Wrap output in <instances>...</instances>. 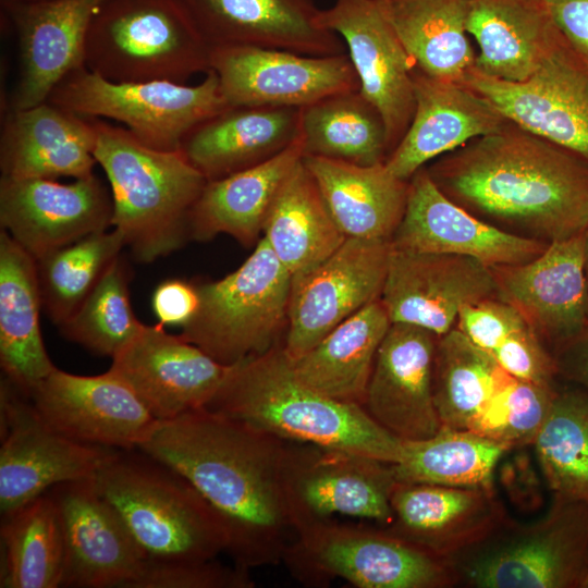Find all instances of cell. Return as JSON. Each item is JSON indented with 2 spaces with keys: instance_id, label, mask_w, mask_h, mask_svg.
<instances>
[{
  "instance_id": "cell-1",
  "label": "cell",
  "mask_w": 588,
  "mask_h": 588,
  "mask_svg": "<svg viewBox=\"0 0 588 588\" xmlns=\"http://www.w3.org/2000/svg\"><path fill=\"white\" fill-rule=\"evenodd\" d=\"M295 443L204 407L158 421L138 450L196 488L225 526V553L252 571L282 563L295 535Z\"/></svg>"
},
{
  "instance_id": "cell-2",
  "label": "cell",
  "mask_w": 588,
  "mask_h": 588,
  "mask_svg": "<svg viewBox=\"0 0 588 588\" xmlns=\"http://www.w3.org/2000/svg\"><path fill=\"white\" fill-rule=\"evenodd\" d=\"M451 200L547 244L588 228V160L509 121L426 168Z\"/></svg>"
},
{
  "instance_id": "cell-3",
  "label": "cell",
  "mask_w": 588,
  "mask_h": 588,
  "mask_svg": "<svg viewBox=\"0 0 588 588\" xmlns=\"http://www.w3.org/2000/svg\"><path fill=\"white\" fill-rule=\"evenodd\" d=\"M206 408L280 439L396 463L403 441L360 405L333 400L295 376L283 342L232 366Z\"/></svg>"
},
{
  "instance_id": "cell-4",
  "label": "cell",
  "mask_w": 588,
  "mask_h": 588,
  "mask_svg": "<svg viewBox=\"0 0 588 588\" xmlns=\"http://www.w3.org/2000/svg\"><path fill=\"white\" fill-rule=\"evenodd\" d=\"M93 120L94 156L109 181L112 226L124 245L143 264L183 247L189 240L192 209L207 179L181 150L155 149L125 127Z\"/></svg>"
},
{
  "instance_id": "cell-5",
  "label": "cell",
  "mask_w": 588,
  "mask_h": 588,
  "mask_svg": "<svg viewBox=\"0 0 588 588\" xmlns=\"http://www.w3.org/2000/svg\"><path fill=\"white\" fill-rule=\"evenodd\" d=\"M150 561L201 562L225 553L222 519L180 473L145 452L115 450L94 477Z\"/></svg>"
},
{
  "instance_id": "cell-6",
  "label": "cell",
  "mask_w": 588,
  "mask_h": 588,
  "mask_svg": "<svg viewBox=\"0 0 588 588\" xmlns=\"http://www.w3.org/2000/svg\"><path fill=\"white\" fill-rule=\"evenodd\" d=\"M84 65L111 82L185 84L210 70V47L180 0H108L89 27Z\"/></svg>"
},
{
  "instance_id": "cell-7",
  "label": "cell",
  "mask_w": 588,
  "mask_h": 588,
  "mask_svg": "<svg viewBox=\"0 0 588 588\" xmlns=\"http://www.w3.org/2000/svg\"><path fill=\"white\" fill-rule=\"evenodd\" d=\"M282 563L307 587H327L335 578L358 588H445L458 583L446 558L383 528L332 518L297 526Z\"/></svg>"
},
{
  "instance_id": "cell-8",
  "label": "cell",
  "mask_w": 588,
  "mask_h": 588,
  "mask_svg": "<svg viewBox=\"0 0 588 588\" xmlns=\"http://www.w3.org/2000/svg\"><path fill=\"white\" fill-rule=\"evenodd\" d=\"M458 583L477 588H576L588 565V503L555 497L546 516L492 534L450 558Z\"/></svg>"
},
{
  "instance_id": "cell-9",
  "label": "cell",
  "mask_w": 588,
  "mask_h": 588,
  "mask_svg": "<svg viewBox=\"0 0 588 588\" xmlns=\"http://www.w3.org/2000/svg\"><path fill=\"white\" fill-rule=\"evenodd\" d=\"M292 277L264 236L233 272L196 284L199 308L180 334L232 366L283 342Z\"/></svg>"
},
{
  "instance_id": "cell-10",
  "label": "cell",
  "mask_w": 588,
  "mask_h": 588,
  "mask_svg": "<svg viewBox=\"0 0 588 588\" xmlns=\"http://www.w3.org/2000/svg\"><path fill=\"white\" fill-rule=\"evenodd\" d=\"M47 100L85 118L120 122L143 144L166 151L180 150L193 127L232 107L212 70L191 86L170 81L111 82L82 65L65 75Z\"/></svg>"
},
{
  "instance_id": "cell-11",
  "label": "cell",
  "mask_w": 588,
  "mask_h": 588,
  "mask_svg": "<svg viewBox=\"0 0 588 588\" xmlns=\"http://www.w3.org/2000/svg\"><path fill=\"white\" fill-rule=\"evenodd\" d=\"M0 439L1 516L57 485L94 478L117 450L61 434L5 377L0 383Z\"/></svg>"
},
{
  "instance_id": "cell-12",
  "label": "cell",
  "mask_w": 588,
  "mask_h": 588,
  "mask_svg": "<svg viewBox=\"0 0 588 588\" xmlns=\"http://www.w3.org/2000/svg\"><path fill=\"white\" fill-rule=\"evenodd\" d=\"M464 85L506 120L588 160V64L563 35L526 81H503L473 68Z\"/></svg>"
},
{
  "instance_id": "cell-13",
  "label": "cell",
  "mask_w": 588,
  "mask_h": 588,
  "mask_svg": "<svg viewBox=\"0 0 588 588\" xmlns=\"http://www.w3.org/2000/svg\"><path fill=\"white\" fill-rule=\"evenodd\" d=\"M391 252L389 241L346 237L327 259L292 278L283 348L293 360L338 324L380 298Z\"/></svg>"
},
{
  "instance_id": "cell-14",
  "label": "cell",
  "mask_w": 588,
  "mask_h": 588,
  "mask_svg": "<svg viewBox=\"0 0 588 588\" xmlns=\"http://www.w3.org/2000/svg\"><path fill=\"white\" fill-rule=\"evenodd\" d=\"M210 70L231 106L303 108L327 96L359 90L347 53L309 56L257 46L210 47Z\"/></svg>"
},
{
  "instance_id": "cell-15",
  "label": "cell",
  "mask_w": 588,
  "mask_h": 588,
  "mask_svg": "<svg viewBox=\"0 0 588 588\" xmlns=\"http://www.w3.org/2000/svg\"><path fill=\"white\" fill-rule=\"evenodd\" d=\"M318 23L344 39L362 94L383 118L390 154L415 111L414 63L380 0H335Z\"/></svg>"
},
{
  "instance_id": "cell-16",
  "label": "cell",
  "mask_w": 588,
  "mask_h": 588,
  "mask_svg": "<svg viewBox=\"0 0 588 588\" xmlns=\"http://www.w3.org/2000/svg\"><path fill=\"white\" fill-rule=\"evenodd\" d=\"M585 232L553 242L535 259L490 267L499 298L512 305L554 355L588 328Z\"/></svg>"
},
{
  "instance_id": "cell-17",
  "label": "cell",
  "mask_w": 588,
  "mask_h": 588,
  "mask_svg": "<svg viewBox=\"0 0 588 588\" xmlns=\"http://www.w3.org/2000/svg\"><path fill=\"white\" fill-rule=\"evenodd\" d=\"M47 492L63 532L61 587L136 588L147 556L94 478L60 483Z\"/></svg>"
},
{
  "instance_id": "cell-18",
  "label": "cell",
  "mask_w": 588,
  "mask_h": 588,
  "mask_svg": "<svg viewBox=\"0 0 588 588\" xmlns=\"http://www.w3.org/2000/svg\"><path fill=\"white\" fill-rule=\"evenodd\" d=\"M110 189L95 174L53 179H0V224L30 256L47 254L112 226Z\"/></svg>"
},
{
  "instance_id": "cell-19",
  "label": "cell",
  "mask_w": 588,
  "mask_h": 588,
  "mask_svg": "<svg viewBox=\"0 0 588 588\" xmlns=\"http://www.w3.org/2000/svg\"><path fill=\"white\" fill-rule=\"evenodd\" d=\"M29 399L46 422L61 434L110 449H138L159 421L110 370L78 376L56 368Z\"/></svg>"
},
{
  "instance_id": "cell-20",
  "label": "cell",
  "mask_w": 588,
  "mask_h": 588,
  "mask_svg": "<svg viewBox=\"0 0 588 588\" xmlns=\"http://www.w3.org/2000/svg\"><path fill=\"white\" fill-rule=\"evenodd\" d=\"M232 366L217 362L181 335L168 333L160 323H144L112 358L109 370L163 421L206 407Z\"/></svg>"
},
{
  "instance_id": "cell-21",
  "label": "cell",
  "mask_w": 588,
  "mask_h": 588,
  "mask_svg": "<svg viewBox=\"0 0 588 588\" xmlns=\"http://www.w3.org/2000/svg\"><path fill=\"white\" fill-rule=\"evenodd\" d=\"M497 296L490 267L475 258L391 246L380 301L392 323L442 335L455 327L463 306Z\"/></svg>"
},
{
  "instance_id": "cell-22",
  "label": "cell",
  "mask_w": 588,
  "mask_h": 588,
  "mask_svg": "<svg viewBox=\"0 0 588 588\" xmlns=\"http://www.w3.org/2000/svg\"><path fill=\"white\" fill-rule=\"evenodd\" d=\"M390 243L401 250L467 256L488 267L530 261L549 245L474 216L441 192L426 167L408 180L405 211Z\"/></svg>"
},
{
  "instance_id": "cell-23",
  "label": "cell",
  "mask_w": 588,
  "mask_h": 588,
  "mask_svg": "<svg viewBox=\"0 0 588 588\" xmlns=\"http://www.w3.org/2000/svg\"><path fill=\"white\" fill-rule=\"evenodd\" d=\"M391 463L366 455L295 443L290 495L295 529L333 514L376 520L393 518L390 495L395 483Z\"/></svg>"
},
{
  "instance_id": "cell-24",
  "label": "cell",
  "mask_w": 588,
  "mask_h": 588,
  "mask_svg": "<svg viewBox=\"0 0 588 588\" xmlns=\"http://www.w3.org/2000/svg\"><path fill=\"white\" fill-rule=\"evenodd\" d=\"M433 332L391 323L378 352L363 408L401 441H419L442 428L433 400Z\"/></svg>"
},
{
  "instance_id": "cell-25",
  "label": "cell",
  "mask_w": 588,
  "mask_h": 588,
  "mask_svg": "<svg viewBox=\"0 0 588 588\" xmlns=\"http://www.w3.org/2000/svg\"><path fill=\"white\" fill-rule=\"evenodd\" d=\"M108 0H47L1 3L14 24L20 73L5 109L20 110L47 101L56 85L84 65L89 27Z\"/></svg>"
},
{
  "instance_id": "cell-26",
  "label": "cell",
  "mask_w": 588,
  "mask_h": 588,
  "mask_svg": "<svg viewBox=\"0 0 588 588\" xmlns=\"http://www.w3.org/2000/svg\"><path fill=\"white\" fill-rule=\"evenodd\" d=\"M209 47L257 46L309 56L345 53L318 23L315 0H180Z\"/></svg>"
},
{
  "instance_id": "cell-27",
  "label": "cell",
  "mask_w": 588,
  "mask_h": 588,
  "mask_svg": "<svg viewBox=\"0 0 588 588\" xmlns=\"http://www.w3.org/2000/svg\"><path fill=\"white\" fill-rule=\"evenodd\" d=\"M388 532L443 558L483 540L504 523L493 488L396 481Z\"/></svg>"
},
{
  "instance_id": "cell-28",
  "label": "cell",
  "mask_w": 588,
  "mask_h": 588,
  "mask_svg": "<svg viewBox=\"0 0 588 588\" xmlns=\"http://www.w3.org/2000/svg\"><path fill=\"white\" fill-rule=\"evenodd\" d=\"M415 111L385 167L408 181L429 161L471 139L500 130L507 120L464 84L430 77L414 69Z\"/></svg>"
},
{
  "instance_id": "cell-29",
  "label": "cell",
  "mask_w": 588,
  "mask_h": 588,
  "mask_svg": "<svg viewBox=\"0 0 588 588\" xmlns=\"http://www.w3.org/2000/svg\"><path fill=\"white\" fill-rule=\"evenodd\" d=\"M95 146L93 118L48 100L20 110L7 108L0 137L1 176L87 177L97 163Z\"/></svg>"
},
{
  "instance_id": "cell-30",
  "label": "cell",
  "mask_w": 588,
  "mask_h": 588,
  "mask_svg": "<svg viewBox=\"0 0 588 588\" xmlns=\"http://www.w3.org/2000/svg\"><path fill=\"white\" fill-rule=\"evenodd\" d=\"M299 135L301 108L232 106L193 127L180 150L212 181L267 161Z\"/></svg>"
},
{
  "instance_id": "cell-31",
  "label": "cell",
  "mask_w": 588,
  "mask_h": 588,
  "mask_svg": "<svg viewBox=\"0 0 588 588\" xmlns=\"http://www.w3.org/2000/svg\"><path fill=\"white\" fill-rule=\"evenodd\" d=\"M466 30L479 47L474 68L509 82L529 78L562 35L539 0H471Z\"/></svg>"
},
{
  "instance_id": "cell-32",
  "label": "cell",
  "mask_w": 588,
  "mask_h": 588,
  "mask_svg": "<svg viewBox=\"0 0 588 588\" xmlns=\"http://www.w3.org/2000/svg\"><path fill=\"white\" fill-rule=\"evenodd\" d=\"M37 260L0 231V365L4 377L29 397L57 367L41 335Z\"/></svg>"
},
{
  "instance_id": "cell-33",
  "label": "cell",
  "mask_w": 588,
  "mask_h": 588,
  "mask_svg": "<svg viewBox=\"0 0 588 588\" xmlns=\"http://www.w3.org/2000/svg\"><path fill=\"white\" fill-rule=\"evenodd\" d=\"M304 157L299 137L265 162L207 181L189 218V240L207 242L228 234L248 247L257 243L283 182Z\"/></svg>"
},
{
  "instance_id": "cell-34",
  "label": "cell",
  "mask_w": 588,
  "mask_h": 588,
  "mask_svg": "<svg viewBox=\"0 0 588 588\" xmlns=\"http://www.w3.org/2000/svg\"><path fill=\"white\" fill-rule=\"evenodd\" d=\"M303 161L345 237L391 242L405 211L408 181L385 163L358 166L314 156Z\"/></svg>"
},
{
  "instance_id": "cell-35",
  "label": "cell",
  "mask_w": 588,
  "mask_h": 588,
  "mask_svg": "<svg viewBox=\"0 0 588 588\" xmlns=\"http://www.w3.org/2000/svg\"><path fill=\"white\" fill-rule=\"evenodd\" d=\"M380 298L291 360L299 381L339 402L363 405L377 352L391 326Z\"/></svg>"
},
{
  "instance_id": "cell-36",
  "label": "cell",
  "mask_w": 588,
  "mask_h": 588,
  "mask_svg": "<svg viewBox=\"0 0 588 588\" xmlns=\"http://www.w3.org/2000/svg\"><path fill=\"white\" fill-rule=\"evenodd\" d=\"M262 233L292 278L314 269L345 241L303 159L279 189Z\"/></svg>"
},
{
  "instance_id": "cell-37",
  "label": "cell",
  "mask_w": 588,
  "mask_h": 588,
  "mask_svg": "<svg viewBox=\"0 0 588 588\" xmlns=\"http://www.w3.org/2000/svg\"><path fill=\"white\" fill-rule=\"evenodd\" d=\"M414 66L464 84L476 54L467 37L471 0H380Z\"/></svg>"
},
{
  "instance_id": "cell-38",
  "label": "cell",
  "mask_w": 588,
  "mask_h": 588,
  "mask_svg": "<svg viewBox=\"0 0 588 588\" xmlns=\"http://www.w3.org/2000/svg\"><path fill=\"white\" fill-rule=\"evenodd\" d=\"M304 156L358 166L385 163L390 148L378 109L351 90L327 96L301 108Z\"/></svg>"
},
{
  "instance_id": "cell-39",
  "label": "cell",
  "mask_w": 588,
  "mask_h": 588,
  "mask_svg": "<svg viewBox=\"0 0 588 588\" xmlns=\"http://www.w3.org/2000/svg\"><path fill=\"white\" fill-rule=\"evenodd\" d=\"M1 588H59L64 541L57 505L48 492L1 516Z\"/></svg>"
},
{
  "instance_id": "cell-40",
  "label": "cell",
  "mask_w": 588,
  "mask_h": 588,
  "mask_svg": "<svg viewBox=\"0 0 588 588\" xmlns=\"http://www.w3.org/2000/svg\"><path fill=\"white\" fill-rule=\"evenodd\" d=\"M511 377L456 327L439 335L432 389L442 427L467 430L493 394Z\"/></svg>"
},
{
  "instance_id": "cell-41",
  "label": "cell",
  "mask_w": 588,
  "mask_h": 588,
  "mask_svg": "<svg viewBox=\"0 0 588 588\" xmlns=\"http://www.w3.org/2000/svg\"><path fill=\"white\" fill-rule=\"evenodd\" d=\"M510 449L470 430L449 429L425 440L403 441L395 481L493 488V471Z\"/></svg>"
},
{
  "instance_id": "cell-42",
  "label": "cell",
  "mask_w": 588,
  "mask_h": 588,
  "mask_svg": "<svg viewBox=\"0 0 588 588\" xmlns=\"http://www.w3.org/2000/svg\"><path fill=\"white\" fill-rule=\"evenodd\" d=\"M532 445L555 497L588 503V392L558 389Z\"/></svg>"
},
{
  "instance_id": "cell-43",
  "label": "cell",
  "mask_w": 588,
  "mask_h": 588,
  "mask_svg": "<svg viewBox=\"0 0 588 588\" xmlns=\"http://www.w3.org/2000/svg\"><path fill=\"white\" fill-rule=\"evenodd\" d=\"M124 240L115 229L87 235L37 260L42 307L58 327L66 322L120 256Z\"/></svg>"
},
{
  "instance_id": "cell-44",
  "label": "cell",
  "mask_w": 588,
  "mask_h": 588,
  "mask_svg": "<svg viewBox=\"0 0 588 588\" xmlns=\"http://www.w3.org/2000/svg\"><path fill=\"white\" fill-rule=\"evenodd\" d=\"M131 272L120 256L63 324L61 334L98 356L113 358L142 329L130 299Z\"/></svg>"
},
{
  "instance_id": "cell-45",
  "label": "cell",
  "mask_w": 588,
  "mask_h": 588,
  "mask_svg": "<svg viewBox=\"0 0 588 588\" xmlns=\"http://www.w3.org/2000/svg\"><path fill=\"white\" fill-rule=\"evenodd\" d=\"M558 392L511 376L493 394L467 430L507 446L534 444Z\"/></svg>"
},
{
  "instance_id": "cell-46",
  "label": "cell",
  "mask_w": 588,
  "mask_h": 588,
  "mask_svg": "<svg viewBox=\"0 0 588 588\" xmlns=\"http://www.w3.org/2000/svg\"><path fill=\"white\" fill-rule=\"evenodd\" d=\"M250 571L217 559L201 562L147 560L136 588H253Z\"/></svg>"
},
{
  "instance_id": "cell-47",
  "label": "cell",
  "mask_w": 588,
  "mask_h": 588,
  "mask_svg": "<svg viewBox=\"0 0 588 588\" xmlns=\"http://www.w3.org/2000/svg\"><path fill=\"white\" fill-rule=\"evenodd\" d=\"M528 326L509 303L497 297L465 305L455 327L490 355L514 332Z\"/></svg>"
},
{
  "instance_id": "cell-48",
  "label": "cell",
  "mask_w": 588,
  "mask_h": 588,
  "mask_svg": "<svg viewBox=\"0 0 588 588\" xmlns=\"http://www.w3.org/2000/svg\"><path fill=\"white\" fill-rule=\"evenodd\" d=\"M511 376L541 384H556L555 359L529 326L512 333L492 354Z\"/></svg>"
},
{
  "instance_id": "cell-49",
  "label": "cell",
  "mask_w": 588,
  "mask_h": 588,
  "mask_svg": "<svg viewBox=\"0 0 588 588\" xmlns=\"http://www.w3.org/2000/svg\"><path fill=\"white\" fill-rule=\"evenodd\" d=\"M199 295L196 284L181 279H168L154 291L151 306L158 323L186 326L197 314Z\"/></svg>"
},
{
  "instance_id": "cell-50",
  "label": "cell",
  "mask_w": 588,
  "mask_h": 588,
  "mask_svg": "<svg viewBox=\"0 0 588 588\" xmlns=\"http://www.w3.org/2000/svg\"><path fill=\"white\" fill-rule=\"evenodd\" d=\"M549 8L564 38L588 64V0H559Z\"/></svg>"
},
{
  "instance_id": "cell-51",
  "label": "cell",
  "mask_w": 588,
  "mask_h": 588,
  "mask_svg": "<svg viewBox=\"0 0 588 588\" xmlns=\"http://www.w3.org/2000/svg\"><path fill=\"white\" fill-rule=\"evenodd\" d=\"M559 376L588 392V328L576 340L553 355Z\"/></svg>"
},
{
  "instance_id": "cell-52",
  "label": "cell",
  "mask_w": 588,
  "mask_h": 588,
  "mask_svg": "<svg viewBox=\"0 0 588 588\" xmlns=\"http://www.w3.org/2000/svg\"><path fill=\"white\" fill-rule=\"evenodd\" d=\"M584 262H585V273L588 282V228L585 231V242H584Z\"/></svg>"
},
{
  "instance_id": "cell-53",
  "label": "cell",
  "mask_w": 588,
  "mask_h": 588,
  "mask_svg": "<svg viewBox=\"0 0 588 588\" xmlns=\"http://www.w3.org/2000/svg\"><path fill=\"white\" fill-rule=\"evenodd\" d=\"M47 0H1V3H34Z\"/></svg>"
},
{
  "instance_id": "cell-54",
  "label": "cell",
  "mask_w": 588,
  "mask_h": 588,
  "mask_svg": "<svg viewBox=\"0 0 588 588\" xmlns=\"http://www.w3.org/2000/svg\"><path fill=\"white\" fill-rule=\"evenodd\" d=\"M580 588H588V565H587V568L585 571L583 580L580 583Z\"/></svg>"
},
{
  "instance_id": "cell-55",
  "label": "cell",
  "mask_w": 588,
  "mask_h": 588,
  "mask_svg": "<svg viewBox=\"0 0 588 588\" xmlns=\"http://www.w3.org/2000/svg\"><path fill=\"white\" fill-rule=\"evenodd\" d=\"M539 1H541V2H543V3H546V4H548V5H550V4H552L553 2H556V1H559V0H539Z\"/></svg>"
}]
</instances>
